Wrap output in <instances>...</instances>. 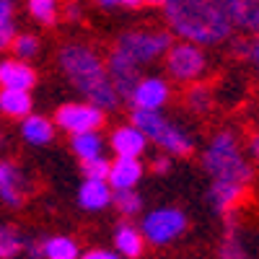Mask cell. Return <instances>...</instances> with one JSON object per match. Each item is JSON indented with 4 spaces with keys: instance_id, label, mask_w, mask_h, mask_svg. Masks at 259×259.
I'll return each instance as SVG.
<instances>
[{
    "instance_id": "1",
    "label": "cell",
    "mask_w": 259,
    "mask_h": 259,
    "mask_svg": "<svg viewBox=\"0 0 259 259\" xmlns=\"http://www.w3.org/2000/svg\"><path fill=\"white\" fill-rule=\"evenodd\" d=\"M163 13L171 34L200 47L223 45L233 36L228 0H166Z\"/></svg>"
},
{
    "instance_id": "2",
    "label": "cell",
    "mask_w": 259,
    "mask_h": 259,
    "mask_svg": "<svg viewBox=\"0 0 259 259\" xmlns=\"http://www.w3.org/2000/svg\"><path fill=\"white\" fill-rule=\"evenodd\" d=\"M57 65L85 101L96 104L104 112L119 106V96L106 73V62L94 47L83 45V41H68L57 52Z\"/></svg>"
},
{
    "instance_id": "3",
    "label": "cell",
    "mask_w": 259,
    "mask_h": 259,
    "mask_svg": "<svg viewBox=\"0 0 259 259\" xmlns=\"http://www.w3.org/2000/svg\"><path fill=\"white\" fill-rule=\"evenodd\" d=\"M202 168L207 171L210 179L218 182H239V184L251 182V166L239 145V138L231 130H221L218 135H212L202 153Z\"/></svg>"
},
{
    "instance_id": "4",
    "label": "cell",
    "mask_w": 259,
    "mask_h": 259,
    "mask_svg": "<svg viewBox=\"0 0 259 259\" xmlns=\"http://www.w3.org/2000/svg\"><path fill=\"white\" fill-rule=\"evenodd\" d=\"M133 124L140 127L145 138L158 145L163 153H168L171 158H184L194 150V138L182 130L174 119H168L161 112H150V109H133Z\"/></svg>"
},
{
    "instance_id": "5",
    "label": "cell",
    "mask_w": 259,
    "mask_h": 259,
    "mask_svg": "<svg viewBox=\"0 0 259 259\" xmlns=\"http://www.w3.org/2000/svg\"><path fill=\"white\" fill-rule=\"evenodd\" d=\"M174 45V34L161 31V29H130L117 36L114 50L122 52L138 65H150L158 57L168 52V47Z\"/></svg>"
},
{
    "instance_id": "6",
    "label": "cell",
    "mask_w": 259,
    "mask_h": 259,
    "mask_svg": "<svg viewBox=\"0 0 259 259\" xmlns=\"http://www.w3.org/2000/svg\"><path fill=\"white\" fill-rule=\"evenodd\" d=\"M187 215L179 207H158L143 215L140 221V233L145 236L148 244L166 246L171 241H177L179 236L187 231Z\"/></svg>"
},
{
    "instance_id": "7",
    "label": "cell",
    "mask_w": 259,
    "mask_h": 259,
    "mask_svg": "<svg viewBox=\"0 0 259 259\" xmlns=\"http://www.w3.org/2000/svg\"><path fill=\"white\" fill-rule=\"evenodd\" d=\"M163 57H166V73L179 83H194L207 70V55L194 41H184V39L177 41V45L168 47Z\"/></svg>"
},
{
    "instance_id": "8",
    "label": "cell",
    "mask_w": 259,
    "mask_h": 259,
    "mask_svg": "<svg viewBox=\"0 0 259 259\" xmlns=\"http://www.w3.org/2000/svg\"><path fill=\"white\" fill-rule=\"evenodd\" d=\"M101 124H104V109H99L91 101H85V104L70 101V104H62L55 112V127L65 130V133H70V135L99 130Z\"/></svg>"
},
{
    "instance_id": "9",
    "label": "cell",
    "mask_w": 259,
    "mask_h": 259,
    "mask_svg": "<svg viewBox=\"0 0 259 259\" xmlns=\"http://www.w3.org/2000/svg\"><path fill=\"white\" fill-rule=\"evenodd\" d=\"M31 192L26 171L13 161H0V202L8 207H21Z\"/></svg>"
},
{
    "instance_id": "10",
    "label": "cell",
    "mask_w": 259,
    "mask_h": 259,
    "mask_svg": "<svg viewBox=\"0 0 259 259\" xmlns=\"http://www.w3.org/2000/svg\"><path fill=\"white\" fill-rule=\"evenodd\" d=\"M171 99V85L166 78L158 75H143L135 85V91L130 94V104L133 109H150V112H161Z\"/></svg>"
},
{
    "instance_id": "11",
    "label": "cell",
    "mask_w": 259,
    "mask_h": 259,
    "mask_svg": "<svg viewBox=\"0 0 259 259\" xmlns=\"http://www.w3.org/2000/svg\"><path fill=\"white\" fill-rule=\"evenodd\" d=\"M106 73H109L112 85H114V91H117L119 99H130V94L135 91L138 80L143 78L140 75V65L133 62L130 57H124L117 50H112L109 57H106Z\"/></svg>"
},
{
    "instance_id": "12",
    "label": "cell",
    "mask_w": 259,
    "mask_h": 259,
    "mask_svg": "<svg viewBox=\"0 0 259 259\" xmlns=\"http://www.w3.org/2000/svg\"><path fill=\"white\" fill-rule=\"evenodd\" d=\"M34 85H36V70L26 60H18V57L0 60V89L31 91Z\"/></svg>"
},
{
    "instance_id": "13",
    "label": "cell",
    "mask_w": 259,
    "mask_h": 259,
    "mask_svg": "<svg viewBox=\"0 0 259 259\" xmlns=\"http://www.w3.org/2000/svg\"><path fill=\"white\" fill-rule=\"evenodd\" d=\"M148 138L140 127H135L133 122L130 124H122L117 127L112 138H109V145L117 156H124V158H140L145 153V148H148Z\"/></svg>"
},
{
    "instance_id": "14",
    "label": "cell",
    "mask_w": 259,
    "mask_h": 259,
    "mask_svg": "<svg viewBox=\"0 0 259 259\" xmlns=\"http://www.w3.org/2000/svg\"><path fill=\"white\" fill-rule=\"evenodd\" d=\"M112 197H114V189L109 187L106 179H85L78 189V205L83 210H104L112 205Z\"/></svg>"
},
{
    "instance_id": "15",
    "label": "cell",
    "mask_w": 259,
    "mask_h": 259,
    "mask_svg": "<svg viewBox=\"0 0 259 259\" xmlns=\"http://www.w3.org/2000/svg\"><path fill=\"white\" fill-rule=\"evenodd\" d=\"M140 179H143V163L138 158H124V156H117V161H112L109 177H106L112 189H135Z\"/></svg>"
},
{
    "instance_id": "16",
    "label": "cell",
    "mask_w": 259,
    "mask_h": 259,
    "mask_svg": "<svg viewBox=\"0 0 259 259\" xmlns=\"http://www.w3.org/2000/svg\"><path fill=\"white\" fill-rule=\"evenodd\" d=\"M244 194H246V184L212 179V184L207 189V200H210V205L218 212H231L236 205L244 200Z\"/></svg>"
},
{
    "instance_id": "17",
    "label": "cell",
    "mask_w": 259,
    "mask_h": 259,
    "mask_svg": "<svg viewBox=\"0 0 259 259\" xmlns=\"http://www.w3.org/2000/svg\"><path fill=\"white\" fill-rule=\"evenodd\" d=\"M233 29L259 36V0H228Z\"/></svg>"
},
{
    "instance_id": "18",
    "label": "cell",
    "mask_w": 259,
    "mask_h": 259,
    "mask_svg": "<svg viewBox=\"0 0 259 259\" xmlns=\"http://www.w3.org/2000/svg\"><path fill=\"white\" fill-rule=\"evenodd\" d=\"M143 249H145V236L140 233V228L130 223H119L114 231V251L124 259H138Z\"/></svg>"
},
{
    "instance_id": "19",
    "label": "cell",
    "mask_w": 259,
    "mask_h": 259,
    "mask_svg": "<svg viewBox=\"0 0 259 259\" xmlns=\"http://www.w3.org/2000/svg\"><path fill=\"white\" fill-rule=\"evenodd\" d=\"M21 135L31 145H47L55 138V119H47L41 114H29L21 119Z\"/></svg>"
},
{
    "instance_id": "20",
    "label": "cell",
    "mask_w": 259,
    "mask_h": 259,
    "mask_svg": "<svg viewBox=\"0 0 259 259\" xmlns=\"http://www.w3.org/2000/svg\"><path fill=\"white\" fill-rule=\"evenodd\" d=\"M34 109V101L29 91H18V89H0V112L11 119H24Z\"/></svg>"
},
{
    "instance_id": "21",
    "label": "cell",
    "mask_w": 259,
    "mask_h": 259,
    "mask_svg": "<svg viewBox=\"0 0 259 259\" xmlns=\"http://www.w3.org/2000/svg\"><path fill=\"white\" fill-rule=\"evenodd\" d=\"M70 148H73V153L83 161H91L96 156H104V138L99 135V130H89V133H78L73 135L70 140Z\"/></svg>"
},
{
    "instance_id": "22",
    "label": "cell",
    "mask_w": 259,
    "mask_h": 259,
    "mask_svg": "<svg viewBox=\"0 0 259 259\" xmlns=\"http://www.w3.org/2000/svg\"><path fill=\"white\" fill-rule=\"evenodd\" d=\"M45 246V259H78L80 246L70 236H50L47 241H41Z\"/></svg>"
},
{
    "instance_id": "23",
    "label": "cell",
    "mask_w": 259,
    "mask_h": 259,
    "mask_svg": "<svg viewBox=\"0 0 259 259\" xmlns=\"http://www.w3.org/2000/svg\"><path fill=\"white\" fill-rule=\"evenodd\" d=\"M184 104H187V109L194 112V114H207L212 109V91H210V85H205V83H189V89L184 94Z\"/></svg>"
},
{
    "instance_id": "24",
    "label": "cell",
    "mask_w": 259,
    "mask_h": 259,
    "mask_svg": "<svg viewBox=\"0 0 259 259\" xmlns=\"http://www.w3.org/2000/svg\"><path fill=\"white\" fill-rule=\"evenodd\" d=\"M26 246V239L16 231V226L0 223V259H16Z\"/></svg>"
},
{
    "instance_id": "25",
    "label": "cell",
    "mask_w": 259,
    "mask_h": 259,
    "mask_svg": "<svg viewBox=\"0 0 259 259\" xmlns=\"http://www.w3.org/2000/svg\"><path fill=\"white\" fill-rule=\"evenodd\" d=\"M16 6H13V0H0V52L8 50L11 47V41L13 36L18 34L16 31Z\"/></svg>"
},
{
    "instance_id": "26",
    "label": "cell",
    "mask_w": 259,
    "mask_h": 259,
    "mask_svg": "<svg viewBox=\"0 0 259 259\" xmlns=\"http://www.w3.org/2000/svg\"><path fill=\"white\" fill-rule=\"evenodd\" d=\"M26 8L45 26L57 24V18H60V0H26Z\"/></svg>"
},
{
    "instance_id": "27",
    "label": "cell",
    "mask_w": 259,
    "mask_h": 259,
    "mask_svg": "<svg viewBox=\"0 0 259 259\" xmlns=\"http://www.w3.org/2000/svg\"><path fill=\"white\" fill-rule=\"evenodd\" d=\"M231 47H233V55H236V57H244V60L251 65V70H254L256 78H259V36H254V39L239 36V39L231 41Z\"/></svg>"
},
{
    "instance_id": "28",
    "label": "cell",
    "mask_w": 259,
    "mask_h": 259,
    "mask_svg": "<svg viewBox=\"0 0 259 259\" xmlns=\"http://www.w3.org/2000/svg\"><path fill=\"white\" fill-rule=\"evenodd\" d=\"M112 205L122 212V215H138L143 210V197L135 189H114Z\"/></svg>"
},
{
    "instance_id": "29",
    "label": "cell",
    "mask_w": 259,
    "mask_h": 259,
    "mask_svg": "<svg viewBox=\"0 0 259 259\" xmlns=\"http://www.w3.org/2000/svg\"><path fill=\"white\" fill-rule=\"evenodd\" d=\"M8 50H11L13 57H18V60H31V57H36V52H39V39H36L34 34H16Z\"/></svg>"
},
{
    "instance_id": "30",
    "label": "cell",
    "mask_w": 259,
    "mask_h": 259,
    "mask_svg": "<svg viewBox=\"0 0 259 259\" xmlns=\"http://www.w3.org/2000/svg\"><path fill=\"white\" fill-rule=\"evenodd\" d=\"M226 228H228V231H226V239H223V244H221V259H249L246 251L241 249L239 236H236V231H233V223L226 226Z\"/></svg>"
},
{
    "instance_id": "31",
    "label": "cell",
    "mask_w": 259,
    "mask_h": 259,
    "mask_svg": "<svg viewBox=\"0 0 259 259\" xmlns=\"http://www.w3.org/2000/svg\"><path fill=\"white\" fill-rule=\"evenodd\" d=\"M109 166H112V161L104 158V156H96L91 161H83V177L85 179H106V177H109Z\"/></svg>"
},
{
    "instance_id": "32",
    "label": "cell",
    "mask_w": 259,
    "mask_h": 259,
    "mask_svg": "<svg viewBox=\"0 0 259 259\" xmlns=\"http://www.w3.org/2000/svg\"><path fill=\"white\" fill-rule=\"evenodd\" d=\"M101 8H140L143 0H96Z\"/></svg>"
},
{
    "instance_id": "33",
    "label": "cell",
    "mask_w": 259,
    "mask_h": 259,
    "mask_svg": "<svg viewBox=\"0 0 259 259\" xmlns=\"http://www.w3.org/2000/svg\"><path fill=\"white\" fill-rule=\"evenodd\" d=\"M62 16L68 18V21H73V24H75V21H80V18H83V8H80V6L75 3V0H68V3L62 6Z\"/></svg>"
},
{
    "instance_id": "34",
    "label": "cell",
    "mask_w": 259,
    "mask_h": 259,
    "mask_svg": "<svg viewBox=\"0 0 259 259\" xmlns=\"http://www.w3.org/2000/svg\"><path fill=\"white\" fill-rule=\"evenodd\" d=\"M78 259H122V256L117 251H112V249H91V251H85Z\"/></svg>"
},
{
    "instance_id": "35",
    "label": "cell",
    "mask_w": 259,
    "mask_h": 259,
    "mask_svg": "<svg viewBox=\"0 0 259 259\" xmlns=\"http://www.w3.org/2000/svg\"><path fill=\"white\" fill-rule=\"evenodd\" d=\"M24 254L29 259H45V246H41V241H26Z\"/></svg>"
},
{
    "instance_id": "36",
    "label": "cell",
    "mask_w": 259,
    "mask_h": 259,
    "mask_svg": "<svg viewBox=\"0 0 259 259\" xmlns=\"http://www.w3.org/2000/svg\"><path fill=\"white\" fill-rule=\"evenodd\" d=\"M168 168H171V156L168 153H161V156L153 158V171L156 174H166Z\"/></svg>"
},
{
    "instance_id": "37",
    "label": "cell",
    "mask_w": 259,
    "mask_h": 259,
    "mask_svg": "<svg viewBox=\"0 0 259 259\" xmlns=\"http://www.w3.org/2000/svg\"><path fill=\"white\" fill-rule=\"evenodd\" d=\"M249 150H251L254 161L259 163V133H254V138H251V143H249Z\"/></svg>"
},
{
    "instance_id": "38",
    "label": "cell",
    "mask_w": 259,
    "mask_h": 259,
    "mask_svg": "<svg viewBox=\"0 0 259 259\" xmlns=\"http://www.w3.org/2000/svg\"><path fill=\"white\" fill-rule=\"evenodd\" d=\"M143 3H145V6H161V8H163L166 0H143Z\"/></svg>"
}]
</instances>
